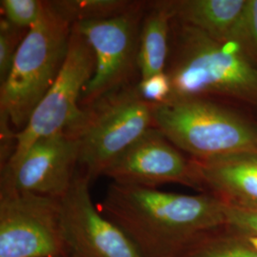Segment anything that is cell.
<instances>
[{"label": "cell", "instance_id": "obj_1", "mask_svg": "<svg viewBox=\"0 0 257 257\" xmlns=\"http://www.w3.org/2000/svg\"><path fill=\"white\" fill-rule=\"evenodd\" d=\"M226 204L211 193L183 194L111 183L100 204L142 257H178L210 230L227 224Z\"/></svg>", "mask_w": 257, "mask_h": 257}, {"label": "cell", "instance_id": "obj_2", "mask_svg": "<svg viewBox=\"0 0 257 257\" xmlns=\"http://www.w3.org/2000/svg\"><path fill=\"white\" fill-rule=\"evenodd\" d=\"M165 73L169 98L229 99L257 108V66L231 42L173 19Z\"/></svg>", "mask_w": 257, "mask_h": 257}, {"label": "cell", "instance_id": "obj_3", "mask_svg": "<svg viewBox=\"0 0 257 257\" xmlns=\"http://www.w3.org/2000/svg\"><path fill=\"white\" fill-rule=\"evenodd\" d=\"M154 127L197 161L257 153L256 120L212 99L179 98L156 105Z\"/></svg>", "mask_w": 257, "mask_h": 257}, {"label": "cell", "instance_id": "obj_4", "mask_svg": "<svg viewBox=\"0 0 257 257\" xmlns=\"http://www.w3.org/2000/svg\"><path fill=\"white\" fill-rule=\"evenodd\" d=\"M72 27L52 1H45L40 19L23 38L9 75L1 84L0 112L14 128L26 127L55 82L68 54Z\"/></svg>", "mask_w": 257, "mask_h": 257}, {"label": "cell", "instance_id": "obj_5", "mask_svg": "<svg viewBox=\"0 0 257 257\" xmlns=\"http://www.w3.org/2000/svg\"><path fill=\"white\" fill-rule=\"evenodd\" d=\"M156 105L139 94L138 83L126 86L82 108L81 117L67 133L78 142L81 173L96 179L130 146L154 127Z\"/></svg>", "mask_w": 257, "mask_h": 257}, {"label": "cell", "instance_id": "obj_6", "mask_svg": "<svg viewBox=\"0 0 257 257\" xmlns=\"http://www.w3.org/2000/svg\"><path fill=\"white\" fill-rule=\"evenodd\" d=\"M148 1H136L126 13L111 19L74 23L94 55V72L86 85L80 107L86 108L110 92L135 84L139 73L138 50L141 22Z\"/></svg>", "mask_w": 257, "mask_h": 257}, {"label": "cell", "instance_id": "obj_7", "mask_svg": "<svg viewBox=\"0 0 257 257\" xmlns=\"http://www.w3.org/2000/svg\"><path fill=\"white\" fill-rule=\"evenodd\" d=\"M94 65L92 48L72 27L64 64L50 90L33 111L26 127L17 134L16 150L7 164L19 160L38 139L74 127L82 115L80 99L92 77Z\"/></svg>", "mask_w": 257, "mask_h": 257}, {"label": "cell", "instance_id": "obj_8", "mask_svg": "<svg viewBox=\"0 0 257 257\" xmlns=\"http://www.w3.org/2000/svg\"><path fill=\"white\" fill-rule=\"evenodd\" d=\"M0 257H69L60 227V198L0 194Z\"/></svg>", "mask_w": 257, "mask_h": 257}, {"label": "cell", "instance_id": "obj_9", "mask_svg": "<svg viewBox=\"0 0 257 257\" xmlns=\"http://www.w3.org/2000/svg\"><path fill=\"white\" fill-rule=\"evenodd\" d=\"M91 181L76 172L60 198V227L69 257H142L128 236L92 201Z\"/></svg>", "mask_w": 257, "mask_h": 257}, {"label": "cell", "instance_id": "obj_10", "mask_svg": "<svg viewBox=\"0 0 257 257\" xmlns=\"http://www.w3.org/2000/svg\"><path fill=\"white\" fill-rule=\"evenodd\" d=\"M79 148L62 132L37 140L17 160L1 168L0 194L32 193L61 198L76 175Z\"/></svg>", "mask_w": 257, "mask_h": 257}, {"label": "cell", "instance_id": "obj_11", "mask_svg": "<svg viewBox=\"0 0 257 257\" xmlns=\"http://www.w3.org/2000/svg\"><path fill=\"white\" fill-rule=\"evenodd\" d=\"M113 183L155 188L180 184L204 193L193 159L152 127L121 155L104 174Z\"/></svg>", "mask_w": 257, "mask_h": 257}, {"label": "cell", "instance_id": "obj_12", "mask_svg": "<svg viewBox=\"0 0 257 257\" xmlns=\"http://www.w3.org/2000/svg\"><path fill=\"white\" fill-rule=\"evenodd\" d=\"M193 162L204 193L227 206L257 211V153Z\"/></svg>", "mask_w": 257, "mask_h": 257}, {"label": "cell", "instance_id": "obj_13", "mask_svg": "<svg viewBox=\"0 0 257 257\" xmlns=\"http://www.w3.org/2000/svg\"><path fill=\"white\" fill-rule=\"evenodd\" d=\"M174 19L172 0L147 2L139 35L140 79L165 72Z\"/></svg>", "mask_w": 257, "mask_h": 257}, {"label": "cell", "instance_id": "obj_14", "mask_svg": "<svg viewBox=\"0 0 257 257\" xmlns=\"http://www.w3.org/2000/svg\"><path fill=\"white\" fill-rule=\"evenodd\" d=\"M175 19L219 41L230 42L247 0H172Z\"/></svg>", "mask_w": 257, "mask_h": 257}, {"label": "cell", "instance_id": "obj_15", "mask_svg": "<svg viewBox=\"0 0 257 257\" xmlns=\"http://www.w3.org/2000/svg\"><path fill=\"white\" fill-rule=\"evenodd\" d=\"M178 257H257V235L225 225L203 233Z\"/></svg>", "mask_w": 257, "mask_h": 257}, {"label": "cell", "instance_id": "obj_16", "mask_svg": "<svg viewBox=\"0 0 257 257\" xmlns=\"http://www.w3.org/2000/svg\"><path fill=\"white\" fill-rule=\"evenodd\" d=\"M136 1L131 0H57L52 1L73 25L84 21L111 19L126 13Z\"/></svg>", "mask_w": 257, "mask_h": 257}, {"label": "cell", "instance_id": "obj_17", "mask_svg": "<svg viewBox=\"0 0 257 257\" xmlns=\"http://www.w3.org/2000/svg\"><path fill=\"white\" fill-rule=\"evenodd\" d=\"M230 42L257 66V0H247Z\"/></svg>", "mask_w": 257, "mask_h": 257}, {"label": "cell", "instance_id": "obj_18", "mask_svg": "<svg viewBox=\"0 0 257 257\" xmlns=\"http://www.w3.org/2000/svg\"><path fill=\"white\" fill-rule=\"evenodd\" d=\"M45 1L1 0L0 7L4 19L16 27L30 30L40 19Z\"/></svg>", "mask_w": 257, "mask_h": 257}, {"label": "cell", "instance_id": "obj_19", "mask_svg": "<svg viewBox=\"0 0 257 257\" xmlns=\"http://www.w3.org/2000/svg\"><path fill=\"white\" fill-rule=\"evenodd\" d=\"M29 30L14 26L7 19L0 20V83L8 77L19 46Z\"/></svg>", "mask_w": 257, "mask_h": 257}, {"label": "cell", "instance_id": "obj_20", "mask_svg": "<svg viewBox=\"0 0 257 257\" xmlns=\"http://www.w3.org/2000/svg\"><path fill=\"white\" fill-rule=\"evenodd\" d=\"M138 90L145 101L159 105L169 100L172 93V85L168 74L164 72L139 79Z\"/></svg>", "mask_w": 257, "mask_h": 257}, {"label": "cell", "instance_id": "obj_21", "mask_svg": "<svg viewBox=\"0 0 257 257\" xmlns=\"http://www.w3.org/2000/svg\"><path fill=\"white\" fill-rule=\"evenodd\" d=\"M226 217V225L257 235V211L243 210L227 206Z\"/></svg>", "mask_w": 257, "mask_h": 257}]
</instances>
